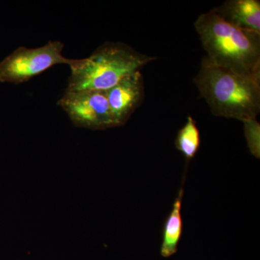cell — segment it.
<instances>
[{"label": "cell", "instance_id": "10", "mask_svg": "<svg viewBox=\"0 0 260 260\" xmlns=\"http://www.w3.org/2000/svg\"><path fill=\"white\" fill-rule=\"evenodd\" d=\"M244 126V133L248 147L251 153L256 158H259L260 155V124L254 119H246L243 121Z\"/></svg>", "mask_w": 260, "mask_h": 260}, {"label": "cell", "instance_id": "5", "mask_svg": "<svg viewBox=\"0 0 260 260\" xmlns=\"http://www.w3.org/2000/svg\"><path fill=\"white\" fill-rule=\"evenodd\" d=\"M75 126L91 130L116 127L107 91L80 90L67 91L58 101Z\"/></svg>", "mask_w": 260, "mask_h": 260}, {"label": "cell", "instance_id": "2", "mask_svg": "<svg viewBox=\"0 0 260 260\" xmlns=\"http://www.w3.org/2000/svg\"><path fill=\"white\" fill-rule=\"evenodd\" d=\"M211 64L240 74H260V34L238 28L210 10L194 23Z\"/></svg>", "mask_w": 260, "mask_h": 260}, {"label": "cell", "instance_id": "7", "mask_svg": "<svg viewBox=\"0 0 260 260\" xmlns=\"http://www.w3.org/2000/svg\"><path fill=\"white\" fill-rule=\"evenodd\" d=\"M212 11L234 26L260 34L259 0H229Z\"/></svg>", "mask_w": 260, "mask_h": 260}, {"label": "cell", "instance_id": "3", "mask_svg": "<svg viewBox=\"0 0 260 260\" xmlns=\"http://www.w3.org/2000/svg\"><path fill=\"white\" fill-rule=\"evenodd\" d=\"M153 56L140 54L124 43L102 44L83 59H72L67 91H107L122 78L140 71L155 60Z\"/></svg>", "mask_w": 260, "mask_h": 260}, {"label": "cell", "instance_id": "4", "mask_svg": "<svg viewBox=\"0 0 260 260\" xmlns=\"http://www.w3.org/2000/svg\"><path fill=\"white\" fill-rule=\"evenodd\" d=\"M64 47L59 41H49L40 47H18L0 61V83L18 85L56 64L70 65L72 59L63 56Z\"/></svg>", "mask_w": 260, "mask_h": 260}, {"label": "cell", "instance_id": "8", "mask_svg": "<svg viewBox=\"0 0 260 260\" xmlns=\"http://www.w3.org/2000/svg\"><path fill=\"white\" fill-rule=\"evenodd\" d=\"M184 188L181 187L177 198L173 203L172 210L167 215L162 230V242L160 245V255L164 258H169L178 251V246L180 242L183 234L182 205Z\"/></svg>", "mask_w": 260, "mask_h": 260}, {"label": "cell", "instance_id": "6", "mask_svg": "<svg viewBox=\"0 0 260 260\" xmlns=\"http://www.w3.org/2000/svg\"><path fill=\"white\" fill-rule=\"evenodd\" d=\"M144 80L140 71L122 78L107 90L108 102L115 126H123L141 105L144 98Z\"/></svg>", "mask_w": 260, "mask_h": 260}, {"label": "cell", "instance_id": "9", "mask_svg": "<svg viewBox=\"0 0 260 260\" xmlns=\"http://www.w3.org/2000/svg\"><path fill=\"white\" fill-rule=\"evenodd\" d=\"M201 145L200 130L196 121L191 116H188L184 125L178 132L175 146L184 155L186 162L194 158Z\"/></svg>", "mask_w": 260, "mask_h": 260}, {"label": "cell", "instance_id": "1", "mask_svg": "<svg viewBox=\"0 0 260 260\" xmlns=\"http://www.w3.org/2000/svg\"><path fill=\"white\" fill-rule=\"evenodd\" d=\"M194 83L214 115L243 121L259 114L260 74L234 73L204 57Z\"/></svg>", "mask_w": 260, "mask_h": 260}]
</instances>
